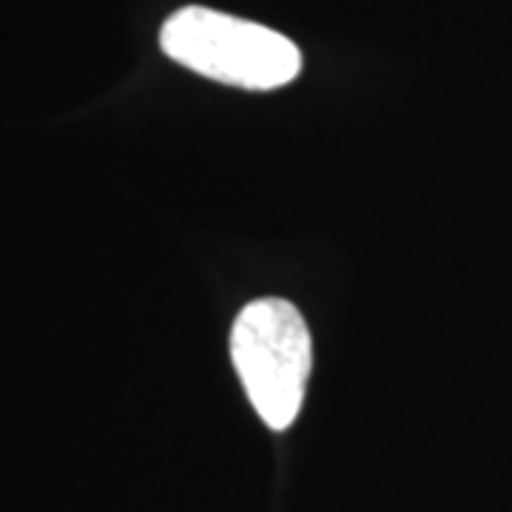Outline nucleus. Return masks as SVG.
Listing matches in <instances>:
<instances>
[{
    "mask_svg": "<svg viewBox=\"0 0 512 512\" xmlns=\"http://www.w3.org/2000/svg\"><path fill=\"white\" fill-rule=\"evenodd\" d=\"M160 46L174 63L248 92L282 89L302 72L299 46L254 20L185 6L165 20Z\"/></svg>",
    "mask_w": 512,
    "mask_h": 512,
    "instance_id": "obj_1",
    "label": "nucleus"
},
{
    "mask_svg": "<svg viewBox=\"0 0 512 512\" xmlns=\"http://www.w3.org/2000/svg\"><path fill=\"white\" fill-rule=\"evenodd\" d=\"M231 359L248 402L271 430H288L305 402L311 333L288 299H256L231 330Z\"/></svg>",
    "mask_w": 512,
    "mask_h": 512,
    "instance_id": "obj_2",
    "label": "nucleus"
}]
</instances>
